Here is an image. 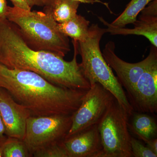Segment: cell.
I'll return each mask as SVG.
<instances>
[{"label": "cell", "instance_id": "30bf717a", "mask_svg": "<svg viewBox=\"0 0 157 157\" xmlns=\"http://www.w3.org/2000/svg\"><path fill=\"white\" fill-rule=\"evenodd\" d=\"M0 114L7 137L23 140L31 113L17 103L6 90L0 88Z\"/></svg>", "mask_w": 157, "mask_h": 157}, {"label": "cell", "instance_id": "7402d4cb", "mask_svg": "<svg viewBox=\"0 0 157 157\" xmlns=\"http://www.w3.org/2000/svg\"><path fill=\"white\" fill-rule=\"evenodd\" d=\"M7 137H8L6 134L5 125L0 114V146L5 142Z\"/></svg>", "mask_w": 157, "mask_h": 157}, {"label": "cell", "instance_id": "8fae6325", "mask_svg": "<svg viewBox=\"0 0 157 157\" xmlns=\"http://www.w3.org/2000/svg\"><path fill=\"white\" fill-rule=\"evenodd\" d=\"M138 19L133 23L134 28L113 25L102 17L98 19L107 27L106 33L111 35H137L146 37L152 45L157 47V0L150 2L141 11Z\"/></svg>", "mask_w": 157, "mask_h": 157}, {"label": "cell", "instance_id": "9c48e42d", "mask_svg": "<svg viewBox=\"0 0 157 157\" xmlns=\"http://www.w3.org/2000/svg\"><path fill=\"white\" fill-rule=\"evenodd\" d=\"M128 100L134 110L145 113H156L157 56L140 75Z\"/></svg>", "mask_w": 157, "mask_h": 157}, {"label": "cell", "instance_id": "7c38bea8", "mask_svg": "<svg viewBox=\"0 0 157 157\" xmlns=\"http://www.w3.org/2000/svg\"><path fill=\"white\" fill-rule=\"evenodd\" d=\"M68 157H99L102 149L98 124L62 141Z\"/></svg>", "mask_w": 157, "mask_h": 157}, {"label": "cell", "instance_id": "ffe728a7", "mask_svg": "<svg viewBox=\"0 0 157 157\" xmlns=\"http://www.w3.org/2000/svg\"><path fill=\"white\" fill-rule=\"evenodd\" d=\"M14 7L24 10L30 11L31 8L29 6L26 0H10Z\"/></svg>", "mask_w": 157, "mask_h": 157}, {"label": "cell", "instance_id": "cb8c5ba5", "mask_svg": "<svg viewBox=\"0 0 157 157\" xmlns=\"http://www.w3.org/2000/svg\"><path fill=\"white\" fill-rule=\"evenodd\" d=\"M146 146L153 152L157 155V139L154 138L147 141Z\"/></svg>", "mask_w": 157, "mask_h": 157}, {"label": "cell", "instance_id": "e0dca14e", "mask_svg": "<svg viewBox=\"0 0 157 157\" xmlns=\"http://www.w3.org/2000/svg\"><path fill=\"white\" fill-rule=\"evenodd\" d=\"M2 157H33L23 140L8 137L0 146Z\"/></svg>", "mask_w": 157, "mask_h": 157}, {"label": "cell", "instance_id": "5b68a950", "mask_svg": "<svg viewBox=\"0 0 157 157\" xmlns=\"http://www.w3.org/2000/svg\"><path fill=\"white\" fill-rule=\"evenodd\" d=\"M128 113L116 100L98 124L102 149L99 157H132Z\"/></svg>", "mask_w": 157, "mask_h": 157}, {"label": "cell", "instance_id": "7a4b0ae2", "mask_svg": "<svg viewBox=\"0 0 157 157\" xmlns=\"http://www.w3.org/2000/svg\"><path fill=\"white\" fill-rule=\"evenodd\" d=\"M0 88L7 90L34 116L72 115L87 91L59 86L36 73L9 69L1 64Z\"/></svg>", "mask_w": 157, "mask_h": 157}, {"label": "cell", "instance_id": "4fadbf2b", "mask_svg": "<svg viewBox=\"0 0 157 157\" xmlns=\"http://www.w3.org/2000/svg\"><path fill=\"white\" fill-rule=\"evenodd\" d=\"M80 4L75 0H46L43 12L61 23L76 15Z\"/></svg>", "mask_w": 157, "mask_h": 157}, {"label": "cell", "instance_id": "8992f818", "mask_svg": "<svg viewBox=\"0 0 157 157\" xmlns=\"http://www.w3.org/2000/svg\"><path fill=\"white\" fill-rule=\"evenodd\" d=\"M71 124L72 115L31 116L27 121L23 140L33 155V153L39 149L63 141Z\"/></svg>", "mask_w": 157, "mask_h": 157}, {"label": "cell", "instance_id": "2e32d148", "mask_svg": "<svg viewBox=\"0 0 157 157\" xmlns=\"http://www.w3.org/2000/svg\"><path fill=\"white\" fill-rule=\"evenodd\" d=\"M153 0H131L125 9L113 21V25L124 28L137 20L138 15L147 5Z\"/></svg>", "mask_w": 157, "mask_h": 157}, {"label": "cell", "instance_id": "d6986e66", "mask_svg": "<svg viewBox=\"0 0 157 157\" xmlns=\"http://www.w3.org/2000/svg\"><path fill=\"white\" fill-rule=\"evenodd\" d=\"M131 146L132 157H157V155L153 152L141 141L131 137Z\"/></svg>", "mask_w": 157, "mask_h": 157}, {"label": "cell", "instance_id": "484cf974", "mask_svg": "<svg viewBox=\"0 0 157 157\" xmlns=\"http://www.w3.org/2000/svg\"><path fill=\"white\" fill-rule=\"evenodd\" d=\"M0 157H2V152H1V148H0Z\"/></svg>", "mask_w": 157, "mask_h": 157}, {"label": "cell", "instance_id": "3957f363", "mask_svg": "<svg viewBox=\"0 0 157 157\" xmlns=\"http://www.w3.org/2000/svg\"><path fill=\"white\" fill-rule=\"evenodd\" d=\"M6 18L19 29L28 45L36 50L48 51L64 57L70 51L68 37L44 12L28 11L8 6Z\"/></svg>", "mask_w": 157, "mask_h": 157}, {"label": "cell", "instance_id": "5bb4252c", "mask_svg": "<svg viewBox=\"0 0 157 157\" xmlns=\"http://www.w3.org/2000/svg\"><path fill=\"white\" fill-rule=\"evenodd\" d=\"M128 128L139 139L145 143L156 138L157 124L154 117L145 113H137L133 114Z\"/></svg>", "mask_w": 157, "mask_h": 157}, {"label": "cell", "instance_id": "277c9868", "mask_svg": "<svg viewBox=\"0 0 157 157\" xmlns=\"http://www.w3.org/2000/svg\"><path fill=\"white\" fill-rule=\"evenodd\" d=\"M106 33V29L100 27L98 24L90 26L87 39L84 42H78V52L82 59L79 65L90 85L97 82L101 84L112 94L131 117L134 109L123 88L104 59L100 48V41Z\"/></svg>", "mask_w": 157, "mask_h": 157}, {"label": "cell", "instance_id": "ba28073f", "mask_svg": "<svg viewBox=\"0 0 157 157\" xmlns=\"http://www.w3.org/2000/svg\"><path fill=\"white\" fill-rule=\"evenodd\" d=\"M115 50V43L109 41L105 45L102 55L108 66L115 71L120 83L126 91L128 99L140 75L153 59L157 56V47L152 45L146 58L137 63H129L123 60L116 54Z\"/></svg>", "mask_w": 157, "mask_h": 157}, {"label": "cell", "instance_id": "603a6c76", "mask_svg": "<svg viewBox=\"0 0 157 157\" xmlns=\"http://www.w3.org/2000/svg\"><path fill=\"white\" fill-rule=\"evenodd\" d=\"M75 1H77V2H78L80 3L91 4V5H93L95 3H100V4H102V5L105 6V7H107V9H108L111 14L113 13L110 8H109V4L108 3L104 2L101 1V0H75Z\"/></svg>", "mask_w": 157, "mask_h": 157}, {"label": "cell", "instance_id": "44dd1931", "mask_svg": "<svg viewBox=\"0 0 157 157\" xmlns=\"http://www.w3.org/2000/svg\"><path fill=\"white\" fill-rule=\"evenodd\" d=\"M8 7L6 0H0V21L7 19L6 14Z\"/></svg>", "mask_w": 157, "mask_h": 157}, {"label": "cell", "instance_id": "6da1fadb", "mask_svg": "<svg viewBox=\"0 0 157 157\" xmlns=\"http://www.w3.org/2000/svg\"><path fill=\"white\" fill-rule=\"evenodd\" d=\"M74 55L67 61L48 51L36 50L28 45L19 29L7 19L0 21V64L11 69L36 73L62 87L88 90L89 82L77 61L78 42L72 40Z\"/></svg>", "mask_w": 157, "mask_h": 157}, {"label": "cell", "instance_id": "d4e9b609", "mask_svg": "<svg viewBox=\"0 0 157 157\" xmlns=\"http://www.w3.org/2000/svg\"><path fill=\"white\" fill-rule=\"evenodd\" d=\"M29 6L31 7L35 6L44 7L46 0H26Z\"/></svg>", "mask_w": 157, "mask_h": 157}, {"label": "cell", "instance_id": "52a82bcc", "mask_svg": "<svg viewBox=\"0 0 157 157\" xmlns=\"http://www.w3.org/2000/svg\"><path fill=\"white\" fill-rule=\"evenodd\" d=\"M115 100L100 83L91 85L78 109L72 115V124L65 138L99 123Z\"/></svg>", "mask_w": 157, "mask_h": 157}, {"label": "cell", "instance_id": "9a60e30c", "mask_svg": "<svg viewBox=\"0 0 157 157\" xmlns=\"http://www.w3.org/2000/svg\"><path fill=\"white\" fill-rule=\"evenodd\" d=\"M90 21L80 14H76L65 22L57 23L59 30L65 36L77 42H84L87 39Z\"/></svg>", "mask_w": 157, "mask_h": 157}, {"label": "cell", "instance_id": "ac0fdd59", "mask_svg": "<svg viewBox=\"0 0 157 157\" xmlns=\"http://www.w3.org/2000/svg\"><path fill=\"white\" fill-rule=\"evenodd\" d=\"M62 141L51 144L37 150L33 153V157H68Z\"/></svg>", "mask_w": 157, "mask_h": 157}]
</instances>
